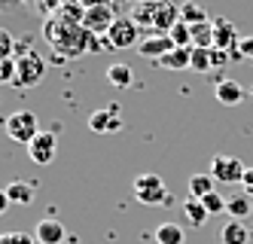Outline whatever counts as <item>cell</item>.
Returning a JSON list of instances; mask_svg holds the SVG:
<instances>
[{"label": "cell", "instance_id": "cell-3", "mask_svg": "<svg viewBox=\"0 0 253 244\" xmlns=\"http://www.w3.org/2000/svg\"><path fill=\"white\" fill-rule=\"evenodd\" d=\"M134 198L140 204H150V208H156V204H168V186H165V180H162L159 174L147 171V174L134 177Z\"/></svg>", "mask_w": 253, "mask_h": 244}, {"label": "cell", "instance_id": "cell-23", "mask_svg": "<svg viewBox=\"0 0 253 244\" xmlns=\"http://www.w3.org/2000/svg\"><path fill=\"white\" fill-rule=\"evenodd\" d=\"M180 18H183L186 25H202V22H211L208 12L198 6V3H189V0H186L183 6H180Z\"/></svg>", "mask_w": 253, "mask_h": 244}, {"label": "cell", "instance_id": "cell-15", "mask_svg": "<svg viewBox=\"0 0 253 244\" xmlns=\"http://www.w3.org/2000/svg\"><path fill=\"white\" fill-rule=\"evenodd\" d=\"M220 241L223 244H247L250 241V232L241 220H226V226L220 232Z\"/></svg>", "mask_w": 253, "mask_h": 244}, {"label": "cell", "instance_id": "cell-8", "mask_svg": "<svg viewBox=\"0 0 253 244\" xmlns=\"http://www.w3.org/2000/svg\"><path fill=\"white\" fill-rule=\"evenodd\" d=\"M137 25H134V18H116L113 22V28L107 31V37H110V43H113V49H131L134 43H140L137 40Z\"/></svg>", "mask_w": 253, "mask_h": 244}, {"label": "cell", "instance_id": "cell-31", "mask_svg": "<svg viewBox=\"0 0 253 244\" xmlns=\"http://www.w3.org/2000/svg\"><path fill=\"white\" fill-rule=\"evenodd\" d=\"M238 49H241V55L247 61H253V37H241V43H238Z\"/></svg>", "mask_w": 253, "mask_h": 244}, {"label": "cell", "instance_id": "cell-34", "mask_svg": "<svg viewBox=\"0 0 253 244\" xmlns=\"http://www.w3.org/2000/svg\"><path fill=\"white\" fill-rule=\"evenodd\" d=\"M143 3H150V0H143Z\"/></svg>", "mask_w": 253, "mask_h": 244}, {"label": "cell", "instance_id": "cell-27", "mask_svg": "<svg viewBox=\"0 0 253 244\" xmlns=\"http://www.w3.org/2000/svg\"><path fill=\"white\" fill-rule=\"evenodd\" d=\"M202 204H205V211H208L211 217H216V214H226V204H229V201L213 190L211 195H205V198H202Z\"/></svg>", "mask_w": 253, "mask_h": 244}, {"label": "cell", "instance_id": "cell-30", "mask_svg": "<svg viewBox=\"0 0 253 244\" xmlns=\"http://www.w3.org/2000/svg\"><path fill=\"white\" fill-rule=\"evenodd\" d=\"M232 58H229V52H223V49H211V64H213V70H220V67H226Z\"/></svg>", "mask_w": 253, "mask_h": 244}, {"label": "cell", "instance_id": "cell-12", "mask_svg": "<svg viewBox=\"0 0 253 244\" xmlns=\"http://www.w3.org/2000/svg\"><path fill=\"white\" fill-rule=\"evenodd\" d=\"M238 43H241V37L229 18H223V15L213 18V46L223 52H232V49H238Z\"/></svg>", "mask_w": 253, "mask_h": 244}, {"label": "cell", "instance_id": "cell-14", "mask_svg": "<svg viewBox=\"0 0 253 244\" xmlns=\"http://www.w3.org/2000/svg\"><path fill=\"white\" fill-rule=\"evenodd\" d=\"M156 64L165 70H186V67H192V46H177Z\"/></svg>", "mask_w": 253, "mask_h": 244}, {"label": "cell", "instance_id": "cell-17", "mask_svg": "<svg viewBox=\"0 0 253 244\" xmlns=\"http://www.w3.org/2000/svg\"><path fill=\"white\" fill-rule=\"evenodd\" d=\"M153 238H156V244H183L186 235H183L180 223H162V226H156Z\"/></svg>", "mask_w": 253, "mask_h": 244}, {"label": "cell", "instance_id": "cell-33", "mask_svg": "<svg viewBox=\"0 0 253 244\" xmlns=\"http://www.w3.org/2000/svg\"><path fill=\"white\" fill-rule=\"evenodd\" d=\"M9 204H12V201H9V195H6V190H0V217H3V214H6V208H9Z\"/></svg>", "mask_w": 253, "mask_h": 244}, {"label": "cell", "instance_id": "cell-2", "mask_svg": "<svg viewBox=\"0 0 253 244\" xmlns=\"http://www.w3.org/2000/svg\"><path fill=\"white\" fill-rule=\"evenodd\" d=\"M3 125H6V135H9V141H15V144H31L34 138L40 135V122H37V116L31 113V110H15V113H9L6 119H3Z\"/></svg>", "mask_w": 253, "mask_h": 244}, {"label": "cell", "instance_id": "cell-9", "mask_svg": "<svg viewBox=\"0 0 253 244\" xmlns=\"http://www.w3.org/2000/svg\"><path fill=\"white\" fill-rule=\"evenodd\" d=\"M171 49H177V46H174V40L168 34H153V37H143V40L137 43V52L143 55V58H153V61H162Z\"/></svg>", "mask_w": 253, "mask_h": 244}, {"label": "cell", "instance_id": "cell-32", "mask_svg": "<svg viewBox=\"0 0 253 244\" xmlns=\"http://www.w3.org/2000/svg\"><path fill=\"white\" fill-rule=\"evenodd\" d=\"M241 190H244V195H250V198H253V168H247V171H244Z\"/></svg>", "mask_w": 253, "mask_h": 244}, {"label": "cell", "instance_id": "cell-28", "mask_svg": "<svg viewBox=\"0 0 253 244\" xmlns=\"http://www.w3.org/2000/svg\"><path fill=\"white\" fill-rule=\"evenodd\" d=\"M0 244H37V238L28 235V232L12 229V232H3V235H0Z\"/></svg>", "mask_w": 253, "mask_h": 244}, {"label": "cell", "instance_id": "cell-6", "mask_svg": "<svg viewBox=\"0 0 253 244\" xmlns=\"http://www.w3.org/2000/svg\"><path fill=\"white\" fill-rule=\"evenodd\" d=\"M15 61H19V77H15V83H19V86H37L46 77V61L40 58L37 52L19 55Z\"/></svg>", "mask_w": 253, "mask_h": 244}, {"label": "cell", "instance_id": "cell-13", "mask_svg": "<svg viewBox=\"0 0 253 244\" xmlns=\"http://www.w3.org/2000/svg\"><path fill=\"white\" fill-rule=\"evenodd\" d=\"M216 101L226 107H238L244 101V86L238 80H216Z\"/></svg>", "mask_w": 253, "mask_h": 244}, {"label": "cell", "instance_id": "cell-16", "mask_svg": "<svg viewBox=\"0 0 253 244\" xmlns=\"http://www.w3.org/2000/svg\"><path fill=\"white\" fill-rule=\"evenodd\" d=\"M183 217H186V223H189L192 229H202L211 214L205 211V204L198 201V198H186V201H183Z\"/></svg>", "mask_w": 253, "mask_h": 244}, {"label": "cell", "instance_id": "cell-20", "mask_svg": "<svg viewBox=\"0 0 253 244\" xmlns=\"http://www.w3.org/2000/svg\"><path fill=\"white\" fill-rule=\"evenodd\" d=\"M211 193H213V177H211L208 171L192 174V177H189V195H192V198L202 201V198H205V195H211Z\"/></svg>", "mask_w": 253, "mask_h": 244}, {"label": "cell", "instance_id": "cell-25", "mask_svg": "<svg viewBox=\"0 0 253 244\" xmlns=\"http://www.w3.org/2000/svg\"><path fill=\"white\" fill-rule=\"evenodd\" d=\"M168 37L174 40V46H192V31H189V25L183 22V18L168 31Z\"/></svg>", "mask_w": 253, "mask_h": 244}, {"label": "cell", "instance_id": "cell-35", "mask_svg": "<svg viewBox=\"0 0 253 244\" xmlns=\"http://www.w3.org/2000/svg\"><path fill=\"white\" fill-rule=\"evenodd\" d=\"M0 86H3V80H0Z\"/></svg>", "mask_w": 253, "mask_h": 244}, {"label": "cell", "instance_id": "cell-10", "mask_svg": "<svg viewBox=\"0 0 253 244\" xmlns=\"http://www.w3.org/2000/svg\"><path fill=\"white\" fill-rule=\"evenodd\" d=\"M34 238L37 244H64L67 238V229L64 223L55 220V217H46V220H37V229H34Z\"/></svg>", "mask_w": 253, "mask_h": 244}, {"label": "cell", "instance_id": "cell-22", "mask_svg": "<svg viewBox=\"0 0 253 244\" xmlns=\"http://www.w3.org/2000/svg\"><path fill=\"white\" fill-rule=\"evenodd\" d=\"M107 83H113L119 89L131 86V67L128 64H110V67H107Z\"/></svg>", "mask_w": 253, "mask_h": 244}, {"label": "cell", "instance_id": "cell-19", "mask_svg": "<svg viewBox=\"0 0 253 244\" xmlns=\"http://www.w3.org/2000/svg\"><path fill=\"white\" fill-rule=\"evenodd\" d=\"M250 211H253V198L250 195H232L229 204H226V214L232 220H241V223L250 217Z\"/></svg>", "mask_w": 253, "mask_h": 244}, {"label": "cell", "instance_id": "cell-4", "mask_svg": "<svg viewBox=\"0 0 253 244\" xmlns=\"http://www.w3.org/2000/svg\"><path fill=\"white\" fill-rule=\"evenodd\" d=\"M244 171H247V168L241 165L238 156H213L208 174H211L216 183H241V180H244Z\"/></svg>", "mask_w": 253, "mask_h": 244}, {"label": "cell", "instance_id": "cell-5", "mask_svg": "<svg viewBox=\"0 0 253 244\" xmlns=\"http://www.w3.org/2000/svg\"><path fill=\"white\" fill-rule=\"evenodd\" d=\"M58 153V135L55 131H40L37 138L28 144V156L34 165H49Z\"/></svg>", "mask_w": 253, "mask_h": 244}, {"label": "cell", "instance_id": "cell-1", "mask_svg": "<svg viewBox=\"0 0 253 244\" xmlns=\"http://www.w3.org/2000/svg\"><path fill=\"white\" fill-rule=\"evenodd\" d=\"M131 18L137 28H156L159 34H168L180 22V6L171 3V0H150V3L137 0Z\"/></svg>", "mask_w": 253, "mask_h": 244}, {"label": "cell", "instance_id": "cell-11", "mask_svg": "<svg viewBox=\"0 0 253 244\" xmlns=\"http://www.w3.org/2000/svg\"><path fill=\"white\" fill-rule=\"evenodd\" d=\"M88 128L98 131V135H110V131H119L122 128V119H119V107H104V110H95L88 116Z\"/></svg>", "mask_w": 253, "mask_h": 244}, {"label": "cell", "instance_id": "cell-26", "mask_svg": "<svg viewBox=\"0 0 253 244\" xmlns=\"http://www.w3.org/2000/svg\"><path fill=\"white\" fill-rule=\"evenodd\" d=\"M58 18H64V25H83L85 9L77 6V3H64V6L58 9Z\"/></svg>", "mask_w": 253, "mask_h": 244}, {"label": "cell", "instance_id": "cell-7", "mask_svg": "<svg viewBox=\"0 0 253 244\" xmlns=\"http://www.w3.org/2000/svg\"><path fill=\"white\" fill-rule=\"evenodd\" d=\"M113 22H116V15H113L110 6H107V3H92V6L85 9L83 28H85V31H92V34H98V37H104L107 31L113 28Z\"/></svg>", "mask_w": 253, "mask_h": 244}, {"label": "cell", "instance_id": "cell-21", "mask_svg": "<svg viewBox=\"0 0 253 244\" xmlns=\"http://www.w3.org/2000/svg\"><path fill=\"white\" fill-rule=\"evenodd\" d=\"M189 31H192V46H198V49H213V22L189 25Z\"/></svg>", "mask_w": 253, "mask_h": 244}, {"label": "cell", "instance_id": "cell-29", "mask_svg": "<svg viewBox=\"0 0 253 244\" xmlns=\"http://www.w3.org/2000/svg\"><path fill=\"white\" fill-rule=\"evenodd\" d=\"M12 52H15V37H12L6 28H0V61H3V58H12Z\"/></svg>", "mask_w": 253, "mask_h": 244}, {"label": "cell", "instance_id": "cell-18", "mask_svg": "<svg viewBox=\"0 0 253 244\" xmlns=\"http://www.w3.org/2000/svg\"><path fill=\"white\" fill-rule=\"evenodd\" d=\"M6 195H9L12 204H31L34 201V186L28 180H12L6 186Z\"/></svg>", "mask_w": 253, "mask_h": 244}, {"label": "cell", "instance_id": "cell-24", "mask_svg": "<svg viewBox=\"0 0 253 244\" xmlns=\"http://www.w3.org/2000/svg\"><path fill=\"white\" fill-rule=\"evenodd\" d=\"M192 70L195 73H211L213 70V64H211V49L192 46Z\"/></svg>", "mask_w": 253, "mask_h": 244}]
</instances>
